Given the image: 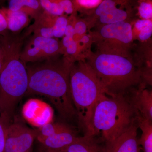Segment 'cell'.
Instances as JSON below:
<instances>
[{
	"label": "cell",
	"mask_w": 152,
	"mask_h": 152,
	"mask_svg": "<svg viewBox=\"0 0 152 152\" xmlns=\"http://www.w3.org/2000/svg\"><path fill=\"white\" fill-rule=\"evenodd\" d=\"M58 56L26 64L28 86L26 94L44 96L48 99L63 118L77 117L71 97L70 72L73 62Z\"/></svg>",
	"instance_id": "obj_1"
},
{
	"label": "cell",
	"mask_w": 152,
	"mask_h": 152,
	"mask_svg": "<svg viewBox=\"0 0 152 152\" xmlns=\"http://www.w3.org/2000/svg\"><path fill=\"white\" fill-rule=\"evenodd\" d=\"M136 110L127 93L100 97L93 112L88 137L102 134L105 150L136 122Z\"/></svg>",
	"instance_id": "obj_2"
},
{
	"label": "cell",
	"mask_w": 152,
	"mask_h": 152,
	"mask_svg": "<svg viewBox=\"0 0 152 152\" xmlns=\"http://www.w3.org/2000/svg\"><path fill=\"white\" fill-rule=\"evenodd\" d=\"M94 72L106 94H125L130 88L140 84L141 73L125 51L102 48L87 62Z\"/></svg>",
	"instance_id": "obj_3"
},
{
	"label": "cell",
	"mask_w": 152,
	"mask_h": 152,
	"mask_svg": "<svg viewBox=\"0 0 152 152\" xmlns=\"http://www.w3.org/2000/svg\"><path fill=\"white\" fill-rule=\"evenodd\" d=\"M4 59L0 72V114L12 117L16 105L28 86L26 65L20 58L26 37L9 33L4 36Z\"/></svg>",
	"instance_id": "obj_4"
},
{
	"label": "cell",
	"mask_w": 152,
	"mask_h": 152,
	"mask_svg": "<svg viewBox=\"0 0 152 152\" xmlns=\"http://www.w3.org/2000/svg\"><path fill=\"white\" fill-rule=\"evenodd\" d=\"M69 80L71 97L79 124L84 136H88L95 106L106 92L93 69L83 60H77L72 64Z\"/></svg>",
	"instance_id": "obj_5"
},
{
	"label": "cell",
	"mask_w": 152,
	"mask_h": 152,
	"mask_svg": "<svg viewBox=\"0 0 152 152\" xmlns=\"http://www.w3.org/2000/svg\"><path fill=\"white\" fill-rule=\"evenodd\" d=\"M64 54L61 43L55 38H48L33 34L24 43L20 54L22 61L36 62Z\"/></svg>",
	"instance_id": "obj_6"
},
{
	"label": "cell",
	"mask_w": 152,
	"mask_h": 152,
	"mask_svg": "<svg viewBox=\"0 0 152 152\" xmlns=\"http://www.w3.org/2000/svg\"><path fill=\"white\" fill-rule=\"evenodd\" d=\"M37 135L36 130L21 122L11 120L7 130L4 152H31Z\"/></svg>",
	"instance_id": "obj_7"
},
{
	"label": "cell",
	"mask_w": 152,
	"mask_h": 152,
	"mask_svg": "<svg viewBox=\"0 0 152 152\" xmlns=\"http://www.w3.org/2000/svg\"><path fill=\"white\" fill-rule=\"evenodd\" d=\"M127 3V0H103L96 8L95 15L104 25L124 21L130 10Z\"/></svg>",
	"instance_id": "obj_8"
},
{
	"label": "cell",
	"mask_w": 152,
	"mask_h": 152,
	"mask_svg": "<svg viewBox=\"0 0 152 152\" xmlns=\"http://www.w3.org/2000/svg\"><path fill=\"white\" fill-rule=\"evenodd\" d=\"M53 113V109L48 104L35 99L28 100L22 110L25 119L31 125L39 128L52 122Z\"/></svg>",
	"instance_id": "obj_9"
},
{
	"label": "cell",
	"mask_w": 152,
	"mask_h": 152,
	"mask_svg": "<svg viewBox=\"0 0 152 152\" xmlns=\"http://www.w3.org/2000/svg\"><path fill=\"white\" fill-rule=\"evenodd\" d=\"M99 33L102 37L113 44L127 45L133 40L132 25L126 21L104 25Z\"/></svg>",
	"instance_id": "obj_10"
},
{
	"label": "cell",
	"mask_w": 152,
	"mask_h": 152,
	"mask_svg": "<svg viewBox=\"0 0 152 152\" xmlns=\"http://www.w3.org/2000/svg\"><path fill=\"white\" fill-rule=\"evenodd\" d=\"M137 121L123 133L106 152H140Z\"/></svg>",
	"instance_id": "obj_11"
},
{
	"label": "cell",
	"mask_w": 152,
	"mask_h": 152,
	"mask_svg": "<svg viewBox=\"0 0 152 152\" xmlns=\"http://www.w3.org/2000/svg\"><path fill=\"white\" fill-rule=\"evenodd\" d=\"M78 137L75 131L69 126L64 129L38 142L40 145L47 149L64 152Z\"/></svg>",
	"instance_id": "obj_12"
},
{
	"label": "cell",
	"mask_w": 152,
	"mask_h": 152,
	"mask_svg": "<svg viewBox=\"0 0 152 152\" xmlns=\"http://www.w3.org/2000/svg\"><path fill=\"white\" fill-rule=\"evenodd\" d=\"M141 85L138 89L129 95L137 114L152 121V92Z\"/></svg>",
	"instance_id": "obj_13"
},
{
	"label": "cell",
	"mask_w": 152,
	"mask_h": 152,
	"mask_svg": "<svg viewBox=\"0 0 152 152\" xmlns=\"http://www.w3.org/2000/svg\"><path fill=\"white\" fill-rule=\"evenodd\" d=\"M57 16L43 10L34 19V23L27 30L25 34L28 37L33 33L35 35L43 37L54 38L53 30Z\"/></svg>",
	"instance_id": "obj_14"
},
{
	"label": "cell",
	"mask_w": 152,
	"mask_h": 152,
	"mask_svg": "<svg viewBox=\"0 0 152 152\" xmlns=\"http://www.w3.org/2000/svg\"><path fill=\"white\" fill-rule=\"evenodd\" d=\"M1 11L7 20L8 30L12 34H18L29 23V17L23 12L4 7L1 9Z\"/></svg>",
	"instance_id": "obj_15"
},
{
	"label": "cell",
	"mask_w": 152,
	"mask_h": 152,
	"mask_svg": "<svg viewBox=\"0 0 152 152\" xmlns=\"http://www.w3.org/2000/svg\"><path fill=\"white\" fill-rule=\"evenodd\" d=\"M64 152H106L94 137H78L66 149Z\"/></svg>",
	"instance_id": "obj_16"
},
{
	"label": "cell",
	"mask_w": 152,
	"mask_h": 152,
	"mask_svg": "<svg viewBox=\"0 0 152 152\" xmlns=\"http://www.w3.org/2000/svg\"><path fill=\"white\" fill-rule=\"evenodd\" d=\"M8 8L23 12L34 20L43 11L39 0H9Z\"/></svg>",
	"instance_id": "obj_17"
},
{
	"label": "cell",
	"mask_w": 152,
	"mask_h": 152,
	"mask_svg": "<svg viewBox=\"0 0 152 152\" xmlns=\"http://www.w3.org/2000/svg\"><path fill=\"white\" fill-rule=\"evenodd\" d=\"M136 121L141 130L140 139L139 140L143 152H152V121L137 114Z\"/></svg>",
	"instance_id": "obj_18"
},
{
	"label": "cell",
	"mask_w": 152,
	"mask_h": 152,
	"mask_svg": "<svg viewBox=\"0 0 152 152\" xmlns=\"http://www.w3.org/2000/svg\"><path fill=\"white\" fill-rule=\"evenodd\" d=\"M69 125L62 123L52 122L45 125L37 130V138L38 141L53 135L56 133L64 129Z\"/></svg>",
	"instance_id": "obj_19"
},
{
	"label": "cell",
	"mask_w": 152,
	"mask_h": 152,
	"mask_svg": "<svg viewBox=\"0 0 152 152\" xmlns=\"http://www.w3.org/2000/svg\"><path fill=\"white\" fill-rule=\"evenodd\" d=\"M43 10L55 16H61L64 13V10L56 0H39Z\"/></svg>",
	"instance_id": "obj_20"
},
{
	"label": "cell",
	"mask_w": 152,
	"mask_h": 152,
	"mask_svg": "<svg viewBox=\"0 0 152 152\" xmlns=\"http://www.w3.org/2000/svg\"><path fill=\"white\" fill-rule=\"evenodd\" d=\"M12 117L4 113L0 114V152H4L5 145L7 130Z\"/></svg>",
	"instance_id": "obj_21"
},
{
	"label": "cell",
	"mask_w": 152,
	"mask_h": 152,
	"mask_svg": "<svg viewBox=\"0 0 152 152\" xmlns=\"http://www.w3.org/2000/svg\"><path fill=\"white\" fill-rule=\"evenodd\" d=\"M61 43L64 54L72 56H76L79 50V45L73 38L64 36Z\"/></svg>",
	"instance_id": "obj_22"
},
{
	"label": "cell",
	"mask_w": 152,
	"mask_h": 152,
	"mask_svg": "<svg viewBox=\"0 0 152 152\" xmlns=\"http://www.w3.org/2000/svg\"><path fill=\"white\" fill-rule=\"evenodd\" d=\"M68 22L67 18L63 15L56 17L53 30L54 38L58 39L64 36Z\"/></svg>",
	"instance_id": "obj_23"
},
{
	"label": "cell",
	"mask_w": 152,
	"mask_h": 152,
	"mask_svg": "<svg viewBox=\"0 0 152 152\" xmlns=\"http://www.w3.org/2000/svg\"><path fill=\"white\" fill-rule=\"evenodd\" d=\"M138 12L142 19L151 20L152 4L151 0H140L139 1Z\"/></svg>",
	"instance_id": "obj_24"
},
{
	"label": "cell",
	"mask_w": 152,
	"mask_h": 152,
	"mask_svg": "<svg viewBox=\"0 0 152 152\" xmlns=\"http://www.w3.org/2000/svg\"><path fill=\"white\" fill-rule=\"evenodd\" d=\"M103 0H74L76 10L79 8H96Z\"/></svg>",
	"instance_id": "obj_25"
},
{
	"label": "cell",
	"mask_w": 152,
	"mask_h": 152,
	"mask_svg": "<svg viewBox=\"0 0 152 152\" xmlns=\"http://www.w3.org/2000/svg\"><path fill=\"white\" fill-rule=\"evenodd\" d=\"M62 8L64 12L67 15H72L76 10L74 4V0H56Z\"/></svg>",
	"instance_id": "obj_26"
},
{
	"label": "cell",
	"mask_w": 152,
	"mask_h": 152,
	"mask_svg": "<svg viewBox=\"0 0 152 152\" xmlns=\"http://www.w3.org/2000/svg\"><path fill=\"white\" fill-rule=\"evenodd\" d=\"M75 35L83 36L86 34L87 31V26L84 22L79 20L75 21L74 24Z\"/></svg>",
	"instance_id": "obj_27"
},
{
	"label": "cell",
	"mask_w": 152,
	"mask_h": 152,
	"mask_svg": "<svg viewBox=\"0 0 152 152\" xmlns=\"http://www.w3.org/2000/svg\"><path fill=\"white\" fill-rule=\"evenodd\" d=\"M9 33L7 20L2 13L0 9V36L7 35Z\"/></svg>",
	"instance_id": "obj_28"
},
{
	"label": "cell",
	"mask_w": 152,
	"mask_h": 152,
	"mask_svg": "<svg viewBox=\"0 0 152 152\" xmlns=\"http://www.w3.org/2000/svg\"><path fill=\"white\" fill-rule=\"evenodd\" d=\"M152 26V22L151 20L141 19L136 22L135 27L139 31L148 27Z\"/></svg>",
	"instance_id": "obj_29"
},
{
	"label": "cell",
	"mask_w": 152,
	"mask_h": 152,
	"mask_svg": "<svg viewBox=\"0 0 152 152\" xmlns=\"http://www.w3.org/2000/svg\"><path fill=\"white\" fill-rule=\"evenodd\" d=\"M152 34V26L148 27L140 31L138 37L140 40L146 41L148 39Z\"/></svg>",
	"instance_id": "obj_30"
},
{
	"label": "cell",
	"mask_w": 152,
	"mask_h": 152,
	"mask_svg": "<svg viewBox=\"0 0 152 152\" xmlns=\"http://www.w3.org/2000/svg\"><path fill=\"white\" fill-rule=\"evenodd\" d=\"M74 22L73 21V23H72L71 17L69 19H68V24L66 28L64 36L74 38V37L75 35V29H74L75 23H73Z\"/></svg>",
	"instance_id": "obj_31"
},
{
	"label": "cell",
	"mask_w": 152,
	"mask_h": 152,
	"mask_svg": "<svg viewBox=\"0 0 152 152\" xmlns=\"http://www.w3.org/2000/svg\"><path fill=\"white\" fill-rule=\"evenodd\" d=\"M5 53L4 36H0V58L4 57Z\"/></svg>",
	"instance_id": "obj_32"
},
{
	"label": "cell",
	"mask_w": 152,
	"mask_h": 152,
	"mask_svg": "<svg viewBox=\"0 0 152 152\" xmlns=\"http://www.w3.org/2000/svg\"><path fill=\"white\" fill-rule=\"evenodd\" d=\"M90 41V37L86 35H84L80 39L77 41L78 44L82 43L86 44L88 43Z\"/></svg>",
	"instance_id": "obj_33"
},
{
	"label": "cell",
	"mask_w": 152,
	"mask_h": 152,
	"mask_svg": "<svg viewBox=\"0 0 152 152\" xmlns=\"http://www.w3.org/2000/svg\"><path fill=\"white\" fill-rule=\"evenodd\" d=\"M38 152H64L62 151H56V150H53L47 149L46 148L40 145L39 148L38 150Z\"/></svg>",
	"instance_id": "obj_34"
},
{
	"label": "cell",
	"mask_w": 152,
	"mask_h": 152,
	"mask_svg": "<svg viewBox=\"0 0 152 152\" xmlns=\"http://www.w3.org/2000/svg\"><path fill=\"white\" fill-rule=\"evenodd\" d=\"M4 57L3 58H0V72L1 70L3 64H4Z\"/></svg>",
	"instance_id": "obj_35"
},
{
	"label": "cell",
	"mask_w": 152,
	"mask_h": 152,
	"mask_svg": "<svg viewBox=\"0 0 152 152\" xmlns=\"http://www.w3.org/2000/svg\"><path fill=\"white\" fill-rule=\"evenodd\" d=\"M4 0H0V3L2 2L3 1H4Z\"/></svg>",
	"instance_id": "obj_36"
}]
</instances>
